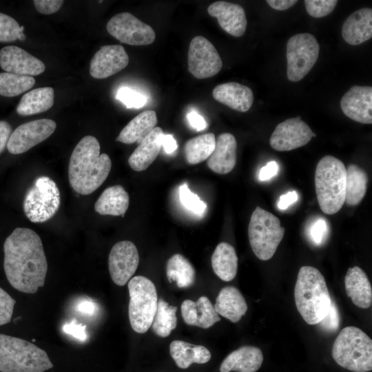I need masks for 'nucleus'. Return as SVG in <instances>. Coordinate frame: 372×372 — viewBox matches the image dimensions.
Listing matches in <instances>:
<instances>
[{"mask_svg":"<svg viewBox=\"0 0 372 372\" xmlns=\"http://www.w3.org/2000/svg\"><path fill=\"white\" fill-rule=\"evenodd\" d=\"M3 269L10 285L19 291L34 293L44 286L48 262L39 236L17 227L3 244Z\"/></svg>","mask_w":372,"mask_h":372,"instance_id":"f257e3e1","label":"nucleus"},{"mask_svg":"<svg viewBox=\"0 0 372 372\" xmlns=\"http://www.w3.org/2000/svg\"><path fill=\"white\" fill-rule=\"evenodd\" d=\"M112 161L107 154H100L97 138L87 135L82 138L71 154L68 165L69 182L81 195L97 189L107 178Z\"/></svg>","mask_w":372,"mask_h":372,"instance_id":"f03ea898","label":"nucleus"},{"mask_svg":"<svg viewBox=\"0 0 372 372\" xmlns=\"http://www.w3.org/2000/svg\"><path fill=\"white\" fill-rule=\"evenodd\" d=\"M296 308L310 325L318 324L328 313L331 298L321 272L311 266L300 267L294 289Z\"/></svg>","mask_w":372,"mask_h":372,"instance_id":"7ed1b4c3","label":"nucleus"},{"mask_svg":"<svg viewBox=\"0 0 372 372\" xmlns=\"http://www.w3.org/2000/svg\"><path fill=\"white\" fill-rule=\"evenodd\" d=\"M346 167L340 159L327 155L318 162L315 187L319 206L326 214L337 213L345 203Z\"/></svg>","mask_w":372,"mask_h":372,"instance_id":"20e7f679","label":"nucleus"},{"mask_svg":"<svg viewBox=\"0 0 372 372\" xmlns=\"http://www.w3.org/2000/svg\"><path fill=\"white\" fill-rule=\"evenodd\" d=\"M52 367L44 350L25 340L0 334V372H44Z\"/></svg>","mask_w":372,"mask_h":372,"instance_id":"39448f33","label":"nucleus"},{"mask_svg":"<svg viewBox=\"0 0 372 372\" xmlns=\"http://www.w3.org/2000/svg\"><path fill=\"white\" fill-rule=\"evenodd\" d=\"M331 354L340 366L353 372L372 370V340L360 329H342L333 344Z\"/></svg>","mask_w":372,"mask_h":372,"instance_id":"423d86ee","label":"nucleus"},{"mask_svg":"<svg viewBox=\"0 0 372 372\" xmlns=\"http://www.w3.org/2000/svg\"><path fill=\"white\" fill-rule=\"evenodd\" d=\"M285 229L279 218L260 207L253 211L248 227V236L252 251L258 258L268 260L274 255Z\"/></svg>","mask_w":372,"mask_h":372,"instance_id":"0eeeda50","label":"nucleus"},{"mask_svg":"<svg viewBox=\"0 0 372 372\" xmlns=\"http://www.w3.org/2000/svg\"><path fill=\"white\" fill-rule=\"evenodd\" d=\"M128 316L132 329L145 333L151 327L156 311L158 296L154 284L147 278L136 276L128 282Z\"/></svg>","mask_w":372,"mask_h":372,"instance_id":"6e6552de","label":"nucleus"},{"mask_svg":"<svg viewBox=\"0 0 372 372\" xmlns=\"http://www.w3.org/2000/svg\"><path fill=\"white\" fill-rule=\"evenodd\" d=\"M60 199L56 183L48 176H39L25 193L23 203L24 214L32 223H44L56 213Z\"/></svg>","mask_w":372,"mask_h":372,"instance_id":"1a4fd4ad","label":"nucleus"},{"mask_svg":"<svg viewBox=\"0 0 372 372\" xmlns=\"http://www.w3.org/2000/svg\"><path fill=\"white\" fill-rule=\"evenodd\" d=\"M320 45L316 37L309 33L291 37L287 43V76L292 82L302 79L316 63Z\"/></svg>","mask_w":372,"mask_h":372,"instance_id":"9d476101","label":"nucleus"},{"mask_svg":"<svg viewBox=\"0 0 372 372\" xmlns=\"http://www.w3.org/2000/svg\"><path fill=\"white\" fill-rule=\"evenodd\" d=\"M110 35L132 45H147L156 39L153 28L130 12H121L112 17L107 23Z\"/></svg>","mask_w":372,"mask_h":372,"instance_id":"9b49d317","label":"nucleus"},{"mask_svg":"<svg viewBox=\"0 0 372 372\" xmlns=\"http://www.w3.org/2000/svg\"><path fill=\"white\" fill-rule=\"evenodd\" d=\"M188 70L196 79L217 74L223 67L221 58L214 45L205 37H194L188 50Z\"/></svg>","mask_w":372,"mask_h":372,"instance_id":"f8f14e48","label":"nucleus"},{"mask_svg":"<svg viewBox=\"0 0 372 372\" xmlns=\"http://www.w3.org/2000/svg\"><path fill=\"white\" fill-rule=\"evenodd\" d=\"M56 127V122L49 118L23 123L11 134L7 144L8 150L12 154L24 153L50 137Z\"/></svg>","mask_w":372,"mask_h":372,"instance_id":"ddd939ff","label":"nucleus"},{"mask_svg":"<svg viewBox=\"0 0 372 372\" xmlns=\"http://www.w3.org/2000/svg\"><path fill=\"white\" fill-rule=\"evenodd\" d=\"M316 136L309 126L297 116L279 123L271 136L269 144L275 150L290 151L305 145Z\"/></svg>","mask_w":372,"mask_h":372,"instance_id":"4468645a","label":"nucleus"},{"mask_svg":"<svg viewBox=\"0 0 372 372\" xmlns=\"http://www.w3.org/2000/svg\"><path fill=\"white\" fill-rule=\"evenodd\" d=\"M138 263V251L132 242L122 240L116 242L108 257L109 272L112 281L118 286H124L135 273Z\"/></svg>","mask_w":372,"mask_h":372,"instance_id":"2eb2a0df","label":"nucleus"},{"mask_svg":"<svg viewBox=\"0 0 372 372\" xmlns=\"http://www.w3.org/2000/svg\"><path fill=\"white\" fill-rule=\"evenodd\" d=\"M129 56L121 45L101 46L94 54L90 65V74L102 79L112 76L127 67Z\"/></svg>","mask_w":372,"mask_h":372,"instance_id":"dca6fc26","label":"nucleus"},{"mask_svg":"<svg viewBox=\"0 0 372 372\" xmlns=\"http://www.w3.org/2000/svg\"><path fill=\"white\" fill-rule=\"evenodd\" d=\"M0 66L6 72L30 76L39 75L45 70L41 60L15 45L0 50Z\"/></svg>","mask_w":372,"mask_h":372,"instance_id":"f3484780","label":"nucleus"},{"mask_svg":"<svg viewBox=\"0 0 372 372\" xmlns=\"http://www.w3.org/2000/svg\"><path fill=\"white\" fill-rule=\"evenodd\" d=\"M340 107L349 118L363 124L372 123V87L352 86L342 96Z\"/></svg>","mask_w":372,"mask_h":372,"instance_id":"a211bd4d","label":"nucleus"},{"mask_svg":"<svg viewBox=\"0 0 372 372\" xmlns=\"http://www.w3.org/2000/svg\"><path fill=\"white\" fill-rule=\"evenodd\" d=\"M207 12L210 16L217 18L219 25L230 35L240 37L245 34L247 21L241 6L218 1L210 4Z\"/></svg>","mask_w":372,"mask_h":372,"instance_id":"6ab92c4d","label":"nucleus"},{"mask_svg":"<svg viewBox=\"0 0 372 372\" xmlns=\"http://www.w3.org/2000/svg\"><path fill=\"white\" fill-rule=\"evenodd\" d=\"M237 143L230 133L220 134L216 140L215 148L208 158L209 168L219 174L229 173L236 163Z\"/></svg>","mask_w":372,"mask_h":372,"instance_id":"aec40b11","label":"nucleus"},{"mask_svg":"<svg viewBox=\"0 0 372 372\" xmlns=\"http://www.w3.org/2000/svg\"><path fill=\"white\" fill-rule=\"evenodd\" d=\"M180 310L185 322L189 325L208 329L220 320L211 302L204 296H200L196 302L184 300Z\"/></svg>","mask_w":372,"mask_h":372,"instance_id":"412c9836","label":"nucleus"},{"mask_svg":"<svg viewBox=\"0 0 372 372\" xmlns=\"http://www.w3.org/2000/svg\"><path fill=\"white\" fill-rule=\"evenodd\" d=\"M212 94L218 102L242 112L248 111L254 102L252 90L237 82L218 85L213 90Z\"/></svg>","mask_w":372,"mask_h":372,"instance_id":"4be33fe9","label":"nucleus"},{"mask_svg":"<svg viewBox=\"0 0 372 372\" xmlns=\"http://www.w3.org/2000/svg\"><path fill=\"white\" fill-rule=\"evenodd\" d=\"M342 36L352 45L370 39L372 37V9L364 8L352 13L343 23Z\"/></svg>","mask_w":372,"mask_h":372,"instance_id":"5701e85b","label":"nucleus"},{"mask_svg":"<svg viewBox=\"0 0 372 372\" xmlns=\"http://www.w3.org/2000/svg\"><path fill=\"white\" fill-rule=\"evenodd\" d=\"M164 133L156 127L139 144L128 158L130 167L136 172L145 170L157 158L162 147Z\"/></svg>","mask_w":372,"mask_h":372,"instance_id":"b1692460","label":"nucleus"},{"mask_svg":"<svg viewBox=\"0 0 372 372\" xmlns=\"http://www.w3.org/2000/svg\"><path fill=\"white\" fill-rule=\"evenodd\" d=\"M262 351L254 346H243L229 353L223 361L220 372H256L263 362Z\"/></svg>","mask_w":372,"mask_h":372,"instance_id":"393cba45","label":"nucleus"},{"mask_svg":"<svg viewBox=\"0 0 372 372\" xmlns=\"http://www.w3.org/2000/svg\"><path fill=\"white\" fill-rule=\"evenodd\" d=\"M347 295L358 307L368 309L372 304V288L366 273L359 267L349 268L344 278Z\"/></svg>","mask_w":372,"mask_h":372,"instance_id":"a878e982","label":"nucleus"},{"mask_svg":"<svg viewBox=\"0 0 372 372\" xmlns=\"http://www.w3.org/2000/svg\"><path fill=\"white\" fill-rule=\"evenodd\" d=\"M214 307L218 314L234 323L238 322L247 311L245 298L233 286L225 287L220 291Z\"/></svg>","mask_w":372,"mask_h":372,"instance_id":"bb28decb","label":"nucleus"},{"mask_svg":"<svg viewBox=\"0 0 372 372\" xmlns=\"http://www.w3.org/2000/svg\"><path fill=\"white\" fill-rule=\"evenodd\" d=\"M158 119L154 110H146L132 119L121 131L116 141L131 144H139L156 127Z\"/></svg>","mask_w":372,"mask_h":372,"instance_id":"cd10ccee","label":"nucleus"},{"mask_svg":"<svg viewBox=\"0 0 372 372\" xmlns=\"http://www.w3.org/2000/svg\"><path fill=\"white\" fill-rule=\"evenodd\" d=\"M130 196L121 185L105 189L94 205L95 211L101 215L122 216L128 209Z\"/></svg>","mask_w":372,"mask_h":372,"instance_id":"c85d7f7f","label":"nucleus"},{"mask_svg":"<svg viewBox=\"0 0 372 372\" xmlns=\"http://www.w3.org/2000/svg\"><path fill=\"white\" fill-rule=\"evenodd\" d=\"M169 353L180 369H187L192 364H205L211 359V353L202 345H194L183 340H174L169 345Z\"/></svg>","mask_w":372,"mask_h":372,"instance_id":"c756f323","label":"nucleus"},{"mask_svg":"<svg viewBox=\"0 0 372 372\" xmlns=\"http://www.w3.org/2000/svg\"><path fill=\"white\" fill-rule=\"evenodd\" d=\"M211 266L222 280H232L238 270V257L234 247L227 242L219 243L212 254Z\"/></svg>","mask_w":372,"mask_h":372,"instance_id":"7c9ffc66","label":"nucleus"},{"mask_svg":"<svg viewBox=\"0 0 372 372\" xmlns=\"http://www.w3.org/2000/svg\"><path fill=\"white\" fill-rule=\"evenodd\" d=\"M54 90L43 87L25 93L21 99L17 112L21 116H30L50 110L54 105Z\"/></svg>","mask_w":372,"mask_h":372,"instance_id":"2f4dec72","label":"nucleus"},{"mask_svg":"<svg viewBox=\"0 0 372 372\" xmlns=\"http://www.w3.org/2000/svg\"><path fill=\"white\" fill-rule=\"evenodd\" d=\"M166 274L170 282H175L179 288H187L195 282L196 272L190 262L183 255L172 256L166 265Z\"/></svg>","mask_w":372,"mask_h":372,"instance_id":"473e14b6","label":"nucleus"},{"mask_svg":"<svg viewBox=\"0 0 372 372\" xmlns=\"http://www.w3.org/2000/svg\"><path fill=\"white\" fill-rule=\"evenodd\" d=\"M346 173L345 202L350 206H355L365 196L368 176L363 169L354 164L346 169Z\"/></svg>","mask_w":372,"mask_h":372,"instance_id":"72a5a7b5","label":"nucleus"},{"mask_svg":"<svg viewBox=\"0 0 372 372\" xmlns=\"http://www.w3.org/2000/svg\"><path fill=\"white\" fill-rule=\"evenodd\" d=\"M216 145L213 133H207L188 140L184 145L186 161L191 165L198 164L212 154Z\"/></svg>","mask_w":372,"mask_h":372,"instance_id":"f704fd0d","label":"nucleus"},{"mask_svg":"<svg viewBox=\"0 0 372 372\" xmlns=\"http://www.w3.org/2000/svg\"><path fill=\"white\" fill-rule=\"evenodd\" d=\"M177 307L168 304L163 299L158 300L157 309L152 323L153 331L159 337H167L176 327Z\"/></svg>","mask_w":372,"mask_h":372,"instance_id":"c9c22d12","label":"nucleus"},{"mask_svg":"<svg viewBox=\"0 0 372 372\" xmlns=\"http://www.w3.org/2000/svg\"><path fill=\"white\" fill-rule=\"evenodd\" d=\"M35 84L32 76L0 72V95L6 97L17 96L32 88Z\"/></svg>","mask_w":372,"mask_h":372,"instance_id":"e433bc0d","label":"nucleus"},{"mask_svg":"<svg viewBox=\"0 0 372 372\" xmlns=\"http://www.w3.org/2000/svg\"><path fill=\"white\" fill-rule=\"evenodd\" d=\"M24 26L10 16L0 12V42H12L19 39Z\"/></svg>","mask_w":372,"mask_h":372,"instance_id":"4c0bfd02","label":"nucleus"},{"mask_svg":"<svg viewBox=\"0 0 372 372\" xmlns=\"http://www.w3.org/2000/svg\"><path fill=\"white\" fill-rule=\"evenodd\" d=\"M179 198L181 204L194 214L202 216L206 209L207 205L202 201L198 195L194 194L183 184L179 189Z\"/></svg>","mask_w":372,"mask_h":372,"instance_id":"58836bf2","label":"nucleus"},{"mask_svg":"<svg viewBox=\"0 0 372 372\" xmlns=\"http://www.w3.org/2000/svg\"><path fill=\"white\" fill-rule=\"evenodd\" d=\"M307 13L315 18H321L329 14L338 3L336 0H305Z\"/></svg>","mask_w":372,"mask_h":372,"instance_id":"ea45409f","label":"nucleus"},{"mask_svg":"<svg viewBox=\"0 0 372 372\" xmlns=\"http://www.w3.org/2000/svg\"><path fill=\"white\" fill-rule=\"evenodd\" d=\"M116 99L121 101L127 108H140L146 103L145 96L129 87L118 90Z\"/></svg>","mask_w":372,"mask_h":372,"instance_id":"a19ab883","label":"nucleus"},{"mask_svg":"<svg viewBox=\"0 0 372 372\" xmlns=\"http://www.w3.org/2000/svg\"><path fill=\"white\" fill-rule=\"evenodd\" d=\"M15 304V300L0 287V326L10 322Z\"/></svg>","mask_w":372,"mask_h":372,"instance_id":"79ce46f5","label":"nucleus"},{"mask_svg":"<svg viewBox=\"0 0 372 372\" xmlns=\"http://www.w3.org/2000/svg\"><path fill=\"white\" fill-rule=\"evenodd\" d=\"M340 314L335 302L331 299L329 310L324 318L318 323L320 328L327 332L337 331L340 326Z\"/></svg>","mask_w":372,"mask_h":372,"instance_id":"37998d69","label":"nucleus"},{"mask_svg":"<svg viewBox=\"0 0 372 372\" xmlns=\"http://www.w3.org/2000/svg\"><path fill=\"white\" fill-rule=\"evenodd\" d=\"M327 223L323 219L316 220L310 227L309 234V238L313 244L320 245L322 244L327 235Z\"/></svg>","mask_w":372,"mask_h":372,"instance_id":"c03bdc74","label":"nucleus"},{"mask_svg":"<svg viewBox=\"0 0 372 372\" xmlns=\"http://www.w3.org/2000/svg\"><path fill=\"white\" fill-rule=\"evenodd\" d=\"M62 0H34L33 3L37 10L43 14H50L57 12L63 3Z\"/></svg>","mask_w":372,"mask_h":372,"instance_id":"a18cd8bd","label":"nucleus"},{"mask_svg":"<svg viewBox=\"0 0 372 372\" xmlns=\"http://www.w3.org/2000/svg\"><path fill=\"white\" fill-rule=\"evenodd\" d=\"M63 331L65 333L82 342L86 340L87 338L86 325L79 324L75 320L65 324L63 327Z\"/></svg>","mask_w":372,"mask_h":372,"instance_id":"49530a36","label":"nucleus"},{"mask_svg":"<svg viewBox=\"0 0 372 372\" xmlns=\"http://www.w3.org/2000/svg\"><path fill=\"white\" fill-rule=\"evenodd\" d=\"M11 134L12 127L10 125L5 121H0V154L7 147Z\"/></svg>","mask_w":372,"mask_h":372,"instance_id":"de8ad7c7","label":"nucleus"},{"mask_svg":"<svg viewBox=\"0 0 372 372\" xmlns=\"http://www.w3.org/2000/svg\"><path fill=\"white\" fill-rule=\"evenodd\" d=\"M278 170V166L276 161L269 162L260 170L258 178L260 180H267L276 175Z\"/></svg>","mask_w":372,"mask_h":372,"instance_id":"09e8293b","label":"nucleus"},{"mask_svg":"<svg viewBox=\"0 0 372 372\" xmlns=\"http://www.w3.org/2000/svg\"><path fill=\"white\" fill-rule=\"evenodd\" d=\"M187 118L190 125L197 131L203 130L207 127L203 117L195 112H189Z\"/></svg>","mask_w":372,"mask_h":372,"instance_id":"8fccbe9b","label":"nucleus"},{"mask_svg":"<svg viewBox=\"0 0 372 372\" xmlns=\"http://www.w3.org/2000/svg\"><path fill=\"white\" fill-rule=\"evenodd\" d=\"M76 309L82 314L92 316L96 312L97 307L94 302L85 299L78 303Z\"/></svg>","mask_w":372,"mask_h":372,"instance_id":"3c124183","label":"nucleus"},{"mask_svg":"<svg viewBox=\"0 0 372 372\" xmlns=\"http://www.w3.org/2000/svg\"><path fill=\"white\" fill-rule=\"evenodd\" d=\"M298 196L296 192L291 191L285 194L280 196L278 203V207L280 209H286L289 205L297 201Z\"/></svg>","mask_w":372,"mask_h":372,"instance_id":"603ef678","label":"nucleus"},{"mask_svg":"<svg viewBox=\"0 0 372 372\" xmlns=\"http://www.w3.org/2000/svg\"><path fill=\"white\" fill-rule=\"evenodd\" d=\"M268 5L276 10H285L295 5L296 0H267Z\"/></svg>","mask_w":372,"mask_h":372,"instance_id":"864d4df0","label":"nucleus"},{"mask_svg":"<svg viewBox=\"0 0 372 372\" xmlns=\"http://www.w3.org/2000/svg\"><path fill=\"white\" fill-rule=\"evenodd\" d=\"M162 147L167 154H172L177 149V143L171 134H163Z\"/></svg>","mask_w":372,"mask_h":372,"instance_id":"5fc2aeb1","label":"nucleus"}]
</instances>
